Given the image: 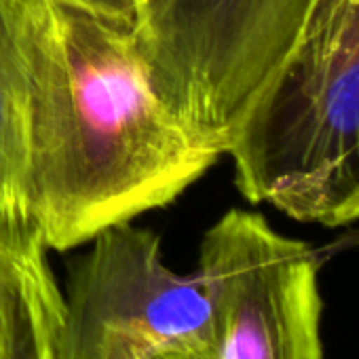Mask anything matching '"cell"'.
Wrapping results in <instances>:
<instances>
[{
  "label": "cell",
  "mask_w": 359,
  "mask_h": 359,
  "mask_svg": "<svg viewBox=\"0 0 359 359\" xmlns=\"http://www.w3.org/2000/svg\"><path fill=\"white\" fill-rule=\"evenodd\" d=\"M28 220L68 252L173 203L220 158L163 102L131 22L28 0Z\"/></svg>",
  "instance_id": "cell-1"
},
{
  "label": "cell",
  "mask_w": 359,
  "mask_h": 359,
  "mask_svg": "<svg viewBox=\"0 0 359 359\" xmlns=\"http://www.w3.org/2000/svg\"><path fill=\"white\" fill-rule=\"evenodd\" d=\"M226 154L250 203L325 229L359 222V0H309Z\"/></svg>",
  "instance_id": "cell-2"
},
{
  "label": "cell",
  "mask_w": 359,
  "mask_h": 359,
  "mask_svg": "<svg viewBox=\"0 0 359 359\" xmlns=\"http://www.w3.org/2000/svg\"><path fill=\"white\" fill-rule=\"evenodd\" d=\"M306 7L309 0H133L131 28L163 102L222 156Z\"/></svg>",
  "instance_id": "cell-3"
},
{
  "label": "cell",
  "mask_w": 359,
  "mask_h": 359,
  "mask_svg": "<svg viewBox=\"0 0 359 359\" xmlns=\"http://www.w3.org/2000/svg\"><path fill=\"white\" fill-rule=\"evenodd\" d=\"M70 271L53 359L212 355V315L197 275L171 271L161 239L121 222L104 229Z\"/></svg>",
  "instance_id": "cell-4"
},
{
  "label": "cell",
  "mask_w": 359,
  "mask_h": 359,
  "mask_svg": "<svg viewBox=\"0 0 359 359\" xmlns=\"http://www.w3.org/2000/svg\"><path fill=\"white\" fill-rule=\"evenodd\" d=\"M319 254L262 214L229 210L208 229L197 279L212 315L210 359H325Z\"/></svg>",
  "instance_id": "cell-5"
},
{
  "label": "cell",
  "mask_w": 359,
  "mask_h": 359,
  "mask_svg": "<svg viewBox=\"0 0 359 359\" xmlns=\"http://www.w3.org/2000/svg\"><path fill=\"white\" fill-rule=\"evenodd\" d=\"M32 224H0V359H53L64 294Z\"/></svg>",
  "instance_id": "cell-6"
},
{
  "label": "cell",
  "mask_w": 359,
  "mask_h": 359,
  "mask_svg": "<svg viewBox=\"0 0 359 359\" xmlns=\"http://www.w3.org/2000/svg\"><path fill=\"white\" fill-rule=\"evenodd\" d=\"M28 0H0V224H30L28 163Z\"/></svg>",
  "instance_id": "cell-7"
},
{
  "label": "cell",
  "mask_w": 359,
  "mask_h": 359,
  "mask_svg": "<svg viewBox=\"0 0 359 359\" xmlns=\"http://www.w3.org/2000/svg\"><path fill=\"white\" fill-rule=\"evenodd\" d=\"M68 3L87 7L102 15L127 20V22H131V18H133V0H68Z\"/></svg>",
  "instance_id": "cell-8"
},
{
  "label": "cell",
  "mask_w": 359,
  "mask_h": 359,
  "mask_svg": "<svg viewBox=\"0 0 359 359\" xmlns=\"http://www.w3.org/2000/svg\"><path fill=\"white\" fill-rule=\"evenodd\" d=\"M156 359H199V357H195L191 353H167V355H161Z\"/></svg>",
  "instance_id": "cell-9"
}]
</instances>
